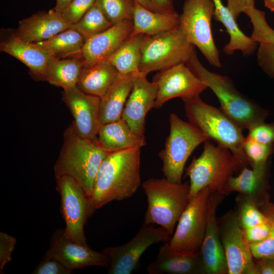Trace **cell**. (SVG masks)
<instances>
[{
	"instance_id": "13",
	"label": "cell",
	"mask_w": 274,
	"mask_h": 274,
	"mask_svg": "<svg viewBox=\"0 0 274 274\" xmlns=\"http://www.w3.org/2000/svg\"><path fill=\"white\" fill-rule=\"evenodd\" d=\"M228 274H255L250 244L245 238L235 211L231 210L218 219Z\"/></svg>"
},
{
	"instance_id": "17",
	"label": "cell",
	"mask_w": 274,
	"mask_h": 274,
	"mask_svg": "<svg viewBox=\"0 0 274 274\" xmlns=\"http://www.w3.org/2000/svg\"><path fill=\"white\" fill-rule=\"evenodd\" d=\"M62 100L70 110L80 135L91 139H97L100 126V98L83 92L76 86L63 90Z\"/></svg>"
},
{
	"instance_id": "23",
	"label": "cell",
	"mask_w": 274,
	"mask_h": 274,
	"mask_svg": "<svg viewBox=\"0 0 274 274\" xmlns=\"http://www.w3.org/2000/svg\"><path fill=\"white\" fill-rule=\"evenodd\" d=\"M0 49L1 51L19 60L37 78L43 80L47 62L52 55L41 46L37 43L23 41L13 36L1 43Z\"/></svg>"
},
{
	"instance_id": "20",
	"label": "cell",
	"mask_w": 274,
	"mask_h": 274,
	"mask_svg": "<svg viewBox=\"0 0 274 274\" xmlns=\"http://www.w3.org/2000/svg\"><path fill=\"white\" fill-rule=\"evenodd\" d=\"M74 27V24L66 21L60 13L52 9L21 20L13 36L27 42L38 43Z\"/></svg>"
},
{
	"instance_id": "45",
	"label": "cell",
	"mask_w": 274,
	"mask_h": 274,
	"mask_svg": "<svg viewBox=\"0 0 274 274\" xmlns=\"http://www.w3.org/2000/svg\"><path fill=\"white\" fill-rule=\"evenodd\" d=\"M151 2L162 13H174L173 0H150Z\"/></svg>"
},
{
	"instance_id": "15",
	"label": "cell",
	"mask_w": 274,
	"mask_h": 274,
	"mask_svg": "<svg viewBox=\"0 0 274 274\" xmlns=\"http://www.w3.org/2000/svg\"><path fill=\"white\" fill-rule=\"evenodd\" d=\"M43 258L55 259L72 270L89 266L106 267L110 263L109 258L102 252L94 251L88 245L70 239L64 229H57L53 232L50 246Z\"/></svg>"
},
{
	"instance_id": "21",
	"label": "cell",
	"mask_w": 274,
	"mask_h": 274,
	"mask_svg": "<svg viewBox=\"0 0 274 274\" xmlns=\"http://www.w3.org/2000/svg\"><path fill=\"white\" fill-rule=\"evenodd\" d=\"M269 164L258 168L244 167L239 174L232 176L225 188L224 194L233 192L248 198L259 208L269 202Z\"/></svg>"
},
{
	"instance_id": "24",
	"label": "cell",
	"mask_w": 274,
	"mask_h": 274,
	"mask_svg": "<svg viewBox=\"0 0 274 274\" xmlns=\"http://www.w3.org/2000/svg\"><path fill=\"white\" fill-rule=\"evenodd\" d=\"M139 73L119 74L105 94L100 98V125L121 118L122 111L131 91L134 79Z\"/></svg>"
},
{
	"instance_id": "2",
	"label": "cell",
	"mask_w": 274,
	"mask_h": 274,
	"mask_svg": "<svg viewBox=\"0 0 274 274\" xmlns=\"http://www.w3.org/2000/svg\"><path fill=\"white\" fill-rule=\"evenodd\" d=\"M63 142L54 166L55 178L67 176L75 179L90 198L99 167L110 153L97 139L82 136L73 121L63 132Z\"/></svg>"
},
{
	"instance_id": "47",
	"label": "cell",
	"mask_w": 274,
	"mask_h": 274,
	"mask_svg": "<svg viewBox=\"0 0 274 274\" xmlns=\"http://www.w3.org/2000/svg\"><path fill=\"white\" fill-rule=\"evenodd\" d=\"M72 1L73 0H56V5L53 9L57 12L61 14Z\"/></svg>"
},
{
	"instance_id": "3",
	"label": "cell",
	"mask_w": 274,
	"mask_h": 274,
	"mask_svg": "<svg viewBox=\"0 0 274 274\" xmlns=\"http://www.w3.org/2000/svg\"><path fill=\"white\" fill-rule=\"evenodd\" d=\"M185 63L212 90L220 109L243 130L264 122L269 112L239 91L227 76L207 69L199 60L195 47Z\"/></svg>"
},
{
	"instance_id": "40",
	"label": "cell",
	"mask_w": 274,
	"mask_h": 274,
	"mask_svg": "<svg viewBox=\"0 0 274 274\" xmlns=\"http://www.w3.org/2000/svg\"><path fill=\"white\" fill-rule=\"evenodd\" d=\"M72 269H69L58 260L51 258H43L36 269L34 274H71Z\"/></svg>"
},
{
	"instance_id": "22",
	"label": "cell",
	"mask_w": 274,
	"mask_h": 274,
	"mask_svg": "<svg viewBox=\"0 0 274 274\" xmlns=\"http://www.w3.org/2000/svg\"><path fill=\"white\" fill-rule=\"evenodd\" d=\"M149 274H204L201 254L186 255L173 251L166 242L155 260L147 266Z\"/></svg>"
},
{
	"instance_id": "25",
	"label": "cell",
	"mask_w": 274,
	"mask_h": 274,
	"mask_svg": "<svg viewBox=\"0 0 274 274\" xmlns=\"http://www.w3.org/2000/svg\"><path fill=\"white\" fill-rule=\"evenodd\" d=\"M97 139L100 145L109 152L141 148L146 144L145 136L134 132L122 118L100 125Z\"/></svg>"
},
{
	"instance_id": "37",
	"label": "cell",
	"mask_w": 274,
	"mask_h": 274,
	"mask_svg": "<svg viewBox=\"0 0 274 274\" xmlns=\"http://www.w3.org/2000/svg\"><path fill=\"white\" fill-rule=\"evenodd\" d=\"M256 58L260 67L269 77L274 79V45L268 43H259Z\"/></svg>"
},
{
	"instance_id": "46",
	"label": "cell",
	"mask_w": 274,
	"mask_h": 274,
	"mask_svg": "<svg viewBox=\"0 0 274 274\" xmlns=\"http://www.w3.org/2000/svg\"><path fill=\"white\" fill-rule=\"evenodd\" d=\"M143 7L155 12L162 13L161 12L150 0H134Z\"/></svg>"
},
{
	"instance_id": "42",
	"label": "cell",
	"mask_w": 274,
	"mask_h": 274,
	"mask_svg": "<svg viewBox=\"0 0 274 274\" xmlns=\"http://www.w3.org/2000/svg\"><path fill=\"white\" fill-rule=\"evenodd\" d=\"M17 240L7 233L0 232V273H3L5 265L12 260L11 255Z\"/></svg>"
},
{
	"instance_id": "18",
	"label": "cell",
	"mask_w": 274,
	"mask_h": 274,
	"mask_svg": "<svg viewBox=\"0 0 274 274\" xmlns=\"http://www.w3.org/2000/svg\"><path fill=\"white\" fill-rule=\"evenodd\" d=\"M140 73L135 77L131 91L122 111L121 118L136 134L145 136L146 117L154 108L157 86Z\"/></svg>"
},
{
	"instance_id": "7",
	"label": "cell",
	"mask_w": 274,
	"mask_h": 274,
	"mask_svg": "<svg viewBox=\"0 0 274 274\" xmlns=\"http://www.w3.org/2000/svg\"><path fill=\"white\" fill-rule=\"evenodd\" d=\"M194 47L179 25L156 35H143L139 72L147 76L152 72L186 63Z\"/></svg>"
},
{
	"instance_id": "11",
	"label": "cell",
	"mask_w": 274,
	"mask_h": 274,
	"mask_svg": "<svg viewBox=\"0 0 274 274\" xmlns=\"http://www.w3.org/2000/svg\"><path fill=\"white\" fill-rule=\"evenodd\" d=\"M56 189L60 195V211L66 227L64 233L73 241L87 245L84 227L95 210L90 198L73 178L63 176L56 178Z\"/></svg>"
},
{
	"instance_id": "16",
	"label": "cell",
	"mask_w": 274,
	"mask_h": 274,
	"mask_svg": "<svg viewBox=\"0 0 274 274\" xmlns=\"http://www.w3.org/2000/svg\"><path fill=\"white\" fill-rule=\"evenodd\" d=\"M225 195L210 192L208 198L207 222L200 248L204 274H228V265L220 239L217 209Z\"/></svg>"
},
{
	"instance_id": "35",
	"label": "cell",
	"mask_w": 274,
	"mask_h": 274,
	"mask_svg": "<svg viewBox=\"0 0 274 274\" xmlns=\"http://www.w3.org/2000/svg\"><path fill=\"white\" fill-rule=\"evenodd\" d=\"M243 149L251 168H258L269 164V158L274 154V145L265 144L246 136Z\"/></svg>"
},
{
	"instance_id": "9",
	"label": "cell",
	"mask_w": 274,
	"mask_h": 274,
	"mask_svg": "<svg viewBox=\"0 0 274 274\" xmlns=\"http://www.w3.org/2000/svg\"><path fill=\"white\" fill-rule=\"evenodd\" d=\"M215 9L213 0H185L179 15V26L209 63L220 67L219 51L215 44L211 26Z\"/></svg>"
},
{
	"instance_id": "32",
	"label": "cell",
	"mask_w": 274,
	"mask_h": 274,
	"mask_svg": "<svg viewBox=\"0 0 274 274\" xmlns=\"http://www.w3.org/2000/svg\"><path fill=\"white\" fill-rule=\"evenodd\" d=\"M113 25L95 3L82 18L74 24V28L86 40L107 30Z\"/></svg>"
},
{
	"instance_id": "39",
	"label": "cell",
	"mask_w": 274,
	"mask_h": 274,
	"mask_svg": "<svg viewBox=\"0 0 274 274\" xmlns=\"http://www.w3.org/2000/svg\"><path fill=\"white\" fill-rule=\"evenodd\" d=\"M248 130L247 136L248 138L261 143L274 145V122L266 123L263 122Z\"/></svg>"
},
{
	"instance_id": "28",
	"label": "cell",
	"mask_w": 274,
	"mask_h": 274,
	"mask_svg": "<svg viewBox=\"0 0 274 274\" xmlns=\"http://www.w3.org/2000/svg\"><path fill=\"white\" fill-rule=\"evenodd\" d=\"M133 28L131 35H154L173 29L179 25V15L176 12H155L134 1Z\"/></svg>"
},
{
	"instance_id": "44",
	"label": "cell",
	"mask_w": 274,
	"mask_h": 274,
	"mask_svg": "<svg viewBox=\"0 0 274 274\" xmlns=\"http://www.w3.org/2000/svg\"><path fill=\"white\" fill-rule=\"evenodd\" d=\"M255 274H274V259L254 258Z\"/></svg>"
},
{
	"instance_id": "12",
	"label": "cell",
	"mask_w": 274,
	"mask_h": 274,
	"mask_svg": "<svg viewBox=\"0 0 274 274\" xmlns=\"http://www.w3.org/2000/svg\"><path fill=\"white\" fill-rule=\"evenodd\" d=\"M171 235L161 227L144 226L129 242L116 247L105 248L102 253L110 260L109 274H130L138 267L142 254L151 245L168 242Z\"/></svg>"
},
{
	"instance_id": "27",
	"label": "cell",
	"mask_w": 274,
	"mask_h": 274,
	"mask_svg": "<svg viewBox=\"0 0 274 274\" xmlns=\"http://www.w3.org/2000/svg\"><path fill=\"white\" fill-rule=\"evenodd\" d=\"M213 1L215 7L214 18L223 25L229 36V41L224 47L223 52L227 55L233 54L237 50L246 57L253 55L257 51L259 43L239 29L232 13L221 0Z\"/></svg>"
},
{
	"instance_id": "36",
	"label": "cell",
	"mask_w": 274,
	"mask_h": 274,
	"mask_svg": "<svg viewBox=\"0 0 274 274\" xmlns=\"http://www.w3.org/2000/svg\"><path fill=\"white\" fill-rule=\"evenodd\" d=\"M248 16L253 25L251 37L258 43L265 42L274 45V29L267 22L265 13L255 8Z\"/></svg>"
},
{
	"instance_id": "48",
	"label": "cell",
	"mask_w": 274,
	"mask_h": 274,
	"mask_svg": "<svg viewBox=\"0 0 274 274\" xmlns=\"http://www.w3.org/2000/svg\"><path fill=\"white\" fill-rule=\"evenodd\" d=\"M265 6L272 12H274V0H264Z\"/></svg>"
},
{
	"instance_id": "33",
	"label": "cell",
	"mask_w": 274,
	"mask_h": 274,
	"mask_svg": "<svg viewBox=\"0 0 274 274\" xmlns=\"http://www.w3.org/2000/svg\"><path fill=\"white\" fill-rule=\"evenodd\" d=\"M235 201L236 210L235 211L238 223L243 229L268 220V216L248 198L238 194Z\"/></svg>"
},
{
	"instance_id": "29",
	"label": "cell",
	"mask_w": 274,
	"mask_h": 274,
	"mask_svg": "<svg viewBox=\"0 0 274 274\" xmlns=\"http://www.w3.org/2000/svg\"><path fill=\"white\" fill-rule=\"evenodd\" d=\"M84 64L82 55L68 59L52 55L47 62L43 80L63 90L72 88L77 86Z\"/></svg>"
},
{
	"instance_id": "43",
	"label": "cell",
	"mask_w": 274,
	"mask_h": 274,
	"mask_svg": "<svg viewBox=\"0 0 274 274\" xmlns=\"http://www.w3.org/2000/svg\"><path fill=\"white\" fill-rule=\"evenodd\" d=\"M227 7L236 20L242 13L248 15L256 7L255 0H227Z\"/></svg>"
},
{
	"instance_id": "34",
	"label": "cell",
	"mask_w": 274,
	"mask_h": 274,
	"mask_svg": "<svg viewBox=\"0 0 274 274\" xmlns=\"http://www.w3.org/2000/svg\"><path fill=\"white\" fill-rule=\"evenodd\" d=\"M95 3L113 24L133 19L134 0H95Z\"/></svg>"
},
{
	"instance_id": "41",
	"label": "cell",
	"mask_w": 274,
	"mask_h": 274,
	"mask_svg": "<svg viewBox=\"0 0 274 274\" xmlns=\"http://www.w3.org/2000/svg\"><path fill=\"white\" fill-rule=\"evenodd\" d=\"M250 247L254 258L274 259V228L266 238Z\"/></svg>"
},
{
	"instance_id": "5",
	"label": "cell",
	"mask_w": 274,
	"mask_h": 274,
	"mask_svg": "<svg viewBox=\"0 0 274 274\" xmlns=\"http://www.w3.org/2000/svg\"><path fill=\"white\" fill-rule=\"evenodd\" d=\"M200 155L193 157L185 169L190 180V199L202 189L208 187L211 192H224L229 179L243 166L227 148L214 145L210 140L204 143Z\"/></svg>"
},
{
	"instance_id": "8",
	"label": "cell",
	"mask_w": 274,
	"mask_h": 274,
	"mask_svg": "<svg viewBox=\"0 0 274 274\" xmlns=\"http://www.w3.org/2000/svg\"><path fill=\"white\" fill-rule=\"evenodd\" d=\"M169 122V133L158 155L162 161L164 177L179 184L182 183L185 165L191 153L199 145L210 140L174 113L170 114Z\"/></svg>"
},
{
	"instance_id": "6",
	"label": "cell",
	"mask_w": 274,
	"mask_h": 274,
	"mask_svg": "<svg viewBox=\"0 0 274 274\" xmlns=\"http://www.w3.org/2000/svg\"><path fill=\"white\" fill-rule=\"evenodd\" d=\"M142 188L148 202L143 225L157 224L172 235L190 201L189 183H174L164 177L150 178L143 182Z\"/></svg>"
},
{
	"instance_id": "26",
	"label": "cell",
	"mask_w": 274,
	"mask_h": 274,
	"mask_svg": "<svg viewBox=\"0 0 274 274\" xmlns=\"http://www.w3.org/2000/svg\"><path fill=\"white\" fill-rule=\"evenodd\" d=\"M119 74L117 68L107 59L90 65H84L77 86L83 92L100 98Z\"/></svg>"
},
{
	"instance_id": "38",
	"label": "cell",
	"mask_w": 274,
	"mask_h": 274,
	"mask_svg": "<svg viewBox=\"0 0 274 274\" xmlns=\"http://www.w3.org/2000/svg\"><path fill=\"white\" fill-rule=\"evenodd\" d=\"M95 0H73L61 12L62 17L72 24H76L95 3Z\"/></svg>"
},
{
	"instance_id": "19",
	"label": "cell",
	"mask_w": 274,
	"mask_h": 274,
	"mask_svg": "<svg viewBox=\"0 0 274 274\" xmlns=\"http://www.w3.org/2000/svg\"><path fill=\"white\" fill-rule=\"evenodd\" d=\"M132 28V20H125L87 39L82 51L84 65L107 59L131 36Z\"/></svg>"
},
{
	"instance_id": "10",
	"label": "cell",
	"mask_w": 274,
	"mask_h": 274,
	"mask_svg": "<svg viewBox=\"0 0 274 274\" xmlns=\"http://www.w3.org/2000/svg\"><path fill=\"white\" fill-rule=\"evenodd\" d=\"M210 192V188L207 187L190 200L177 222L173 236L167 242L173 251L186 255L200 254Z\"/></svg>"
},
{
	"instance_id": "14",
	"label": "cell",
	"mask_w": 274,
	"mask_h": 274,
	"mask_svg": "<svg viewBox=\"0 0 274 274\" xmlns=\"http://www.w3.org/2000/svg\"><path fill=\"white\" fill-rule=\"evenodd\" d=\"M157 86L154 108H159L167 101L180 97L183 101L200 95L208 87L186 65L180 63L160 71L152 81Z\"/></svg>"
},
{
	"instance_id": "1",
	"label": "cell",
	"mask_w": 274,
	"mask_h": 274,
	"mask_svg": "<svg viewBox=\"0 0 274 274\" xmlns=\"http://www.w3.org/2000/svg\"><path fill=\"white\" fill-rule=\"evenodd\" d=\"M141 148L110 152L103 160L90 198L95 210L130 198L141 184Z\"/></svg>"
},
{
	"instance_id": "31",
	"label": "cell",
	"mask_w": 274,
	"mask_h": 274,
	"mask_svg": "<svg viewBox=\"0 0 274 274\" xmlns=\"http://www.w3.org/2000/svg\"><path fill=\"white\" fill-rule=\"evenodd\" d=\"M85 39L76 29L70 28L50 39L37 43L51 55L66 56L82 55V51Z\"/></svg>"
},
{
	"instance_id": "4",
	"label": "cell",
	"mask_w": 274,
	"mask_h": 274,
	"mask_svg": "<svg viewBox=\"0 0 274 274\" xmlns=\"http://www.w3.org/2000/svg\"><path fill=\"white\" fill-rule=\"evenodd\" d=\"M188 122L217 145L228 149L243 167L250 166L243 149V130L221 109L199 95L184 101Z\"/></svg>"
},
{
	"instance_id": "30",
	"label": "cell",
	"mask_w": 274,
	"mask_h": 274,
	"mask_svg": "<svg viewBox=\"0 0 274 274\" xmlns=\"http://www.w3.org/2000/svg\"><path fill=\"white\" fill-rule=\"evenodd\" d=\"M143 34L131 35L107 59L120 74L140 73Z\"/></svg>"
}]
</instances>
